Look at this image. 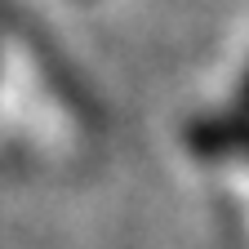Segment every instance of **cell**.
Wrapping results in <instances>:
<instances>
[{"label": "cell", "mask_w": 249, "mask_h": 249, "mask_svg": "<svg viewBox=\"0 0 249 249\" xmlns=\"http://www.w3.org/2000/svg\"><path fill=\"white\" fill-rule=\"evenodd\" d=\"M245 107H249V80H245Z\"/></svg>", "instance_id": "1"}]
</instances>
